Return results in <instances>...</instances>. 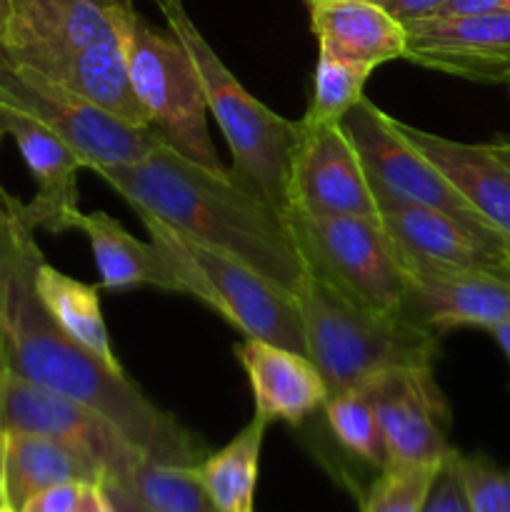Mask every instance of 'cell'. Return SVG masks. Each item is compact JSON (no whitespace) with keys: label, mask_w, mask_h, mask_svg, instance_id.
Here are the masks:
<instances>
[{"label":"cell","mask_w":510,"mask_h":512,"mask_svg":"<svg viewBox=\"0 0 510 512\" xmlns=\"http://www.w3.org/2000/svg\"><path fill=\"white\" fill-rule=\"evenodd\" d=\"M0 430L63 440L88 453L105 480L120 478L140 453L103 413L0 365Z\"/></svg>","instance_id":"30bf717a"},{"label":"cell","mask_w":510,"mask_h":512,"mask_svg":"<svg viewBox=\"0 0 510 512\" xmlns=\"http://www.w3.org/2000/svg\"><path fill=\"white\" fill-rule=\"evenodd\" d=\"M0 138H3V135H0Z\"/></svg>","instance_id":"7bdbcfd3"},{"label":"cell","mask_w":510,"mask_h":512,"mask_svg":"<svg viewBox=\"0 0 510 512\" xmlns=\"http://www.w3.org/2000/svg\"><path fill=\"white\" fill-rule=\"evenodd\" d=\"M313 3H323V0H305V5H313ZM370 3H380V0H370Z\"/></svg>","instance_id":"60d3db41"},{"label":"cell","mask_w":510,"mask_h":512,"mask_svg":"<svg viewBox=\"0 0 510 512\" xmlns=\"http://www.w3.org/2000/svg\"><path fill=\"white\" fill-rule=\"evenodd\" d=\"M90 483H60L35 493L20 512H80Z\"/></svg>","instance_id":"4dcf8cb0"},{"label":"cell","mask_w":510,"mask_h":512,"mask_svg":"<svg viewBox=\"0 0 510 512\" xmlns=\"http://www.w3.org/2000/svg\"><path fill=\"white\" fill-rule=\"evenodd\" d=\"M138 218H153L175 233L240 260L263 278L295 295L305 260L285 213L245 188L230 170L195 165L165 143H155L135 163L93 170Z\"/></svg>","instance_id":"7a4b0ae2"},{"label":"cell","mask_w":510,"mask_h":512,"mask_svg":"<svg viewBox=\"0 0 510 512\" xmlns=\"http://www.w3.org/2000/svg\"><path fill=\"white\" fill-rule=\"evenodd\" d=\"M405 320L445 335L455 328H485L510 320V278L480 270L410 275Z\"/></svg>","instance_id":"e0dca14e"},{"label":"cell","mask_w":510,"mask_h":512,"mask_svg":"<svg viewBox=\"0 0 510 512\" xmlns=\"http://www.w3.org/2000/svg\"><path fill=\"white\" fill-rule=\"evenodd\" d=\"M75 230L88 238L103 290L120 293L138 285H153L165 293L188 295L165 250L155 240L135 238L123 223L103 210L80 213Z\"/></svg>","instance_id":"44dd1931"},{"label":"cell","mask_w":510,"mask_h":512,"mask_svg":"<svg viewBox=\"0 0 510 512\" xmlns=\"http://www.w3.org/2000/svg\"><path fill=\"white\" fill-rule=\"evenodd\" d=\"M43 260L25 203L0 183V365L103 413L145 458L198 465L208 450L193 430L55 323L35 285Z\"/></svg>","instance_id":"6da1fadb"},{"label":"cell","mask_w":510,"mask_h":512,"mask_svg":"<svg viewBox=\"0 0 510 512\" xmlns=\"http://www.w3.org/2000/svg\"><path fill=\"white\" fill-rule=\"evenodd\" d=\"M248 375L255 415L265 423H288L293 428L323 410L328 388L313 360L298 350L265 340L245 338L235 348Z\"/></svg>","instance_id":"ac0fdd59"},{"label":"cell","mask_w":510,"mask_h":512,"mask_svg":"<svg viewBox=\"0 0 510 512\" xmlns=\"http://www.w3.org/2000/svg\"><path fill=\"white\" fill-rule=\"evenodd\" d=\"M103 485L105 490H108L110 503H113L115 512H150L128 488H123L118 480H103Z\"/></svg>","instance_id":"836d02e7"},{"label":"cell","mask_w":510,"mask_h":512,"mask_svg":"<svg viewBox=\"0 0 510 512\" xmlns=\"http://www.w3.org/2000/svg\"><path fill=\"white\" fill-rule=\"evenodd\" d=\"M373 70L365 65L348 63L335 55L318 50L313 70V90L303 120L308 123H340L350 108L365 98L363 90Z\"/></svg>","instance_id":"4316f807"},{"label":"cell","mask_w":510,"mask_h":512,"mask_svg":"<svg viewBox=\"0 0 510 512\" xmlns=\"http://www.w3.org/2000/svg\"><path fill=\"white\" fill-rule=\"evenodd\" d=\"M80 512H115L113 503H110V495L105 490L103 483H90L85 490V500Z\"/></svg>","instance_id":"e575fe53"},{"label":"cell","mask_w":510,"mask_h":512,"mask_svg":"<svg viewBox=\"0 0 510 512\" xmlns=\"http://www.w3.org/2000/svg\"><path fill=\"white\" fill-rule=\"evenodd\" d=\"M308 270L375 313L405 318L410 273L380 218L285 213Z\"/></svg>","instance_id":"52a82bcc"},{"label":"cell","mask_w":510,"mask_h":512,"mask_svg":"<svg viewBox=\"0 0 510 512\" xmlns=\"http://www.w3.org/2000/svg\"><path fill=\"white\" fill-rule=\"evenodd\" d=\"M488 333L493 335V340L498 343V348L503 350V355L508 358V363H510V320H505V323L490 325Z\"/></svg>","instance_id":"d590c367"},{"label":"cell","mask_w":510,"mask_h":512,"mask_svg":"<svg viewBox=\"0 0 510 512\" xmlns=\"http://www.w3.org/2000/svg\"><path fill=\"white\" fill-rule=\"evenodd\" d=\"M438 468L388 465L378 470L373 483L360 493V512H418Z\"/></svg>","instance_id":"83f0119b"},{"label":"cell","mask_w":510,"mask_h":512,"mask_svg":"<svg viewBox=\"0 0 510 512\" xmlns=\"http://www.w3.org/2000/svg\"><path fill=\"white\" fill-rule=\"evenodd\" d=\"M405 58L473 83H510V13L438 15L405 25Z\"/></svg>","instance_id":"5bb4252c"},{"label":"cell","mask_w":510,"mask_h":512,"mask_svg":"<svg viewBox=\"0 0 510 512\" xmlns=\"http://www.w3.org/2000/svg\"><path fill=\"white\" fill-rule=\"evenodd\" d=\"M10 20H13V0H0V48L8 43Z\"/></svg>","instance_id":"8d00e7d4"},{"label":"cell","mask_w":510,"mask_h":512,"mask_svg":"<svg viewBox=\"0 0 510 512\" xmlns=\"http://www.w3.org/2000/svg\"><path fill=\"white\" fill-rule=\"evenodd\" d=\"M378 210L410 275L480 270L510 278L508 243L483 238L438 210L405 203H380Z\"/></svg>","instance_id":"9a60e30c"},{"label":"cell","mask_w":510,"mask_h":512,"mask_svg":"<svg viewBox=\"0 0 510 512\" xmlns=\"http://www.w3.org/2000/svg\"><path fill=\"white\" fill-rule=\"evenodd\" d=\"M488 145L490 150H493V153L510 168V135H495Z\"/></svg>","instance_id":"74e56055"},{"label":"cell","mask_w":510,"mask_h":512,"mask_svg":"<svg viewBox=\"0 0 510 512\" xmlns=\"http://www.w3.org/2000/svg\"><path fill=\"white\" fill-rule=\"evenodd\" d=\"M508 93H510V83H508Z\"/></svg>","instance_id":"b9f144b4"},{"label":"cell","mask_w":510,"mask_h":512,"mask_svg":"<svg viewBox=\"0 0 510 512\" xmlns=\"http://www.w3.org/2000/svg\"><path fill=\"white\" fill-rule=\"evenodd\" d=\"M470 13H510V0H448L438 15ZM438 15H435V18H438Z\"/></svg>","instance_id":"d6a6232c"},{"label":"cell","mask_w":510,"mask_h":512,"mask_svg":"<svg viewBox=\"0 0 510 512\" xmlns=\"http://www.w3.org/2000/svg\"><path fill=\"white\" fill-rule=\"evenodd\" d=\"M5 503V468H3V430H0V505Z\"/></svg>","instance_id":"f35d334b"},{"label":"cell","mask_w":510,"mask_h":512,"mask_svg":"<svg viewBox=\"0 0 510 512\" xmlns=\"http://www.w3.org/2000/svg\"><path fill=\"white\" fill-rule=\"evenodd\" d=\"M118 480L150 512H218L193 475V468L138 458Z\"/></svg>","instance_id":"d4e9b609"},{"label":"cell","mask_w":510,"mask_h":512,"mask_svg":"<svg viewBox=\"0 0 510 512\" xmlns=\"http://www.w3.org/2000/svg\"><path fill=\"white\" fill-rule=\"evenodd\" d=\"M445 3L448 0H380V5L403 25L415 23V20L435 18L445 8Z\"/></svg>","instance_id":"1f68e13d"},{"label":"cell","mask_w":510,"mask_h":512,"mask_svg":"<svg viewBox=\"0 0 510 512\" xmlns=\"http://www.w3.org/2000/svg\"><path fill=\"white\" fill-rule=\"evenodd\" d=\"M0 512H20V510H15V508H13V505L3 503V505H0Z\"/></svg>","instance_id":"ab89813d"},{"label":"cell","mask_w":510,"mask_h":512,"mask_svg":"<svg viewBox=\"0 0 510 512\" xmlns=\"http://www.w3.org/2000/svg\"><path fill=\"white\" fill-rule=\"evenodd\" d=\"M150 240L165 250L190 298L200 300L245 338L305 353L303 318L293 293L240 260L200 245L153 218H140Z\"/></svg>","instance_id":"8992f818"},{"label":"cell","mask_w":510,"mask_h":512,"mask_svg":"<svg viewBox=\"0 0 510 512\" xmlns=\"http://www.w3.org/2000/svg\"><path fill=\"white\" fill-rule=\"evenodd\" d=\"M323 418L330 435L338 440L340 448L373 468L375 473L388 468V453H385L383 430H380L378 415L373 403L363 390H348V393L330 395L323 405Z\"/></svg>","instance_id":"484cf974"},{"label":"cell","mask_w":510,"mask_h":512,"mask_svg":"<svg viewBox=\"0 0 510 512\" xmlns=\"http://www.w3.org/2000/svg\"><path fill=\"white\" fill-rule=\"evenodd\" d=\"M165 15L168 30L185 45L203 83L208 113L218 123L230 155V173L273 203L280 213H288V183L300 120H288L260 103L243 88L228 65L220 60L213 45L205 40L198 25L185 13L183 0H155Z\"/></svg>","instance_id":"277c9868"},{"label":"cell","mask_w":510,"mask_h":512,"mask_svg":"<svg viewBox=\"0 0 510 512\" xmlns=\"http://www.w3.org/2000/svg\"><path fill=\"white\" fill-rule=\"evenodd\" d=\"M458 465L470 512H510V470L485 455H465L460 450Z\"/></svg>","instance_id":"f1b7e54d"},{"label":"cell","mask_w":510,"mask_h":512,"mask_svg":"<svg viewBox=\"0 0 510 512\" xmlns=\"http://www.w3.org/2000/svg\"><path fill=\"white\" fill-rule=\"evenodd\" d=\"M0 135L15 140L20 158L30 170L35 183V198L25 203L35 230L60 235L75 230L80 218L78 173L88 170L83 155L55 135L48 125L35 120L15 105L0 103Z\"/></svg>","instance_id":"2e32d148"},{"label":"cell","mask_w":510,"mask_h":512,"mask_svg":"<svg viewBox=\"0 0 510 512\" xmlns=\"http://www.w3.org/2000/svg\"><path fill=\"white\" fill-rule=\"evenodd\" d=\"M265 430L268 423L260 415H253L228 445L193 465V475L218 512H253Z\"/></svg>","instance_id":"cb8c5ba5"},{"label":"cell","mask_w":510,"mask_h":512,"mask_svg":"<svg viewBox=\"0 0 510 512\" xmlns=\"http://www.w3.org/2000/svg\"><path fill=\"white\" fill-rule=\"evenodd\" d=\"M310 30L318 50L348 63L375 70L405 58V25L380 3L370 0H323L308 5Z\"/></svg>","instance_id":"ffe728a7"},{"label":"cell","mask_w":510,"mask_h":512,"mask_svg":"<svg viewBox=\"0 0 510 512\" xmlns=\"http://www.w3.org/2000/svg\"><path fill=\"white\" fill-rule=\"evenodd\" d=\"M35 285H38V293L48 313L53 315L55 323L63 328V333L70 340H75L80 348L95 355L105 368L115 370V373H125L118 355L113 353V345H110V333L103 318V308H100L98 288L70 278L63 270L53 268L48 260L40 263Z\"/></svg>","instance_id":"603a6c76"},{"label":"cell","mask_w":510,"mask_h":512,"mask_svg":"<svg viewBox=\"0 0 510 512\" xmlns=\"http://www.w3.org/2000/svg\"><path fill=\"white\" fill-rule=\"evenodd\" d=\"M0 103L15 105L48 125L55 135H60L83 155L88 170L100 165L135 163L158 143L153 130L113 118L80 95L65 90L63 85L35 73L33 68L13 63L3 53H0Z\"/></svg>","instance_id":"9c48e42d"},{"label":"cell","mask_w":510,"mask_h":512,"mask_svg":"<svg viewBox=\"0 0 510 512\" xmlns=\"http://www.w3.org/2000/svg\"><path fill=\"white\" fill-rule=\"evenodd\" d=\"M403 138L418 148L465 200L510 243V168L488 143H460L395 120Z\"/></svg>","instance_id":"d6986e66"},{"label":"cell","mask_w":510,"mask_h":512,"mask_svg":"<svg viewBox=\"0 0 510 512\" xmlns=\"http://www.w3.org/2000/svg\"><path fill=\"white\" fill-rule=\"evenodd\" d=\"M383 430L388 465L438 468L453 445L448 440L450 410L433 378V368L390 370L363 388Z\"/></svg>","instance_id":"4fadbf2b"},{"label":"cell","mask_w":510,"mask_h":512,"mask_svg":"<svg viewBox=\"0 0 510 512\" xmlns=\"http://www.w3.org/2000/svg\"><path fill=\"white\" fill-rule=\"evenodd\" d=\"M130 83L155 138L193 160L223 173L208 130V103L193 58L173 30H158L130 5L120 25Z\"/></svg>","instance_id":"5b68a950"},{"label":"cell","mask_w":510,"mask_h":512,"mask_svg":"<svg viewBox=\"0 0 510 512\" xmlns=\"http://www.w3.org/2000/svg\"><path fill=\"white\" fill-rule=\"evenodd\" d=\"M348 138L353 140L365 175L380 203H405L418 208L438 210L448 218L458 220L465 228L498 243H508L460 190L440 173L438 165L430 163L418 148L403 138L393 115L380 110L373 100L360 98L340 120ZM510 245V243H508Z\"/></svg>","instance_id":"ba28073f"},{"label":"cell","mask_w":510,"mask_h":512,"mask_svg":"<svg viewBox=\"0 0 510 512\" xmlns=\"http://www.w3.org/2000/svg\"><path fill=\"white\" fill-rule=\"evenodd\" d=\"M130 0H13L8 43L0 53L38 73L120 38Z\"/></svg>","instance_id":"7c38bea8"},{"label":"cell","mask_w":510,"mask_h":512,"mask_svg":"<svg viewBox=\"0 0 510 512\" xmlns=\"http://www.w3.org/2000/svg\"><path fill=\"white\" fill-rule=\"evenodd\" d=\"M295 300L303 318L305 355L323 375L328 398L363 388L390 370L433 368L438 335L355 303L308 265Z\"/></svg>","instance_id":"3957f363"},{"label":"cell","mask_w":510,"mask_h":512,"mask_svg":"<svg viewBox=\"0 0 510 512\" xmlns=\"http://www.w3.org/2000/svg\"><path fill=\"white\" fill-rule=\"evenodd\" d=\"M418 512H470L468 493H465V483L458 465V450L455 448L440 463Z\"/></svg>","instance_id":"f546056e"},{"label":"cell","mask_w":510,"mask_h":512,"mask_svg":"<svg viewBox=\"0 0 510 512\" xmlns=\"http://www.w3.org/2000/svg\"><path fill=\"white\" fill-rule=\"evenodd\" d=\"M288 210L315 218H380L363 160L340 123H308L300 118L290 165Z\"/></svg>","instance_id":"8fae6325"},{"label":"cell","mask_w":510,"mask_h":512,"mask_svg":"<svg viewBox=\"0 0 510 512\" xmlns=\"http://www.w3.org/2000/svg\"><path fill=\"white\" fill-rule=\"evenodd\" d=\"M5 503L23 508L35 493L60 483H103L105 473L88 453L63 440L33 433H3Z\"/></svg>","instance_id":"7402d4cb"}]
</instances>
